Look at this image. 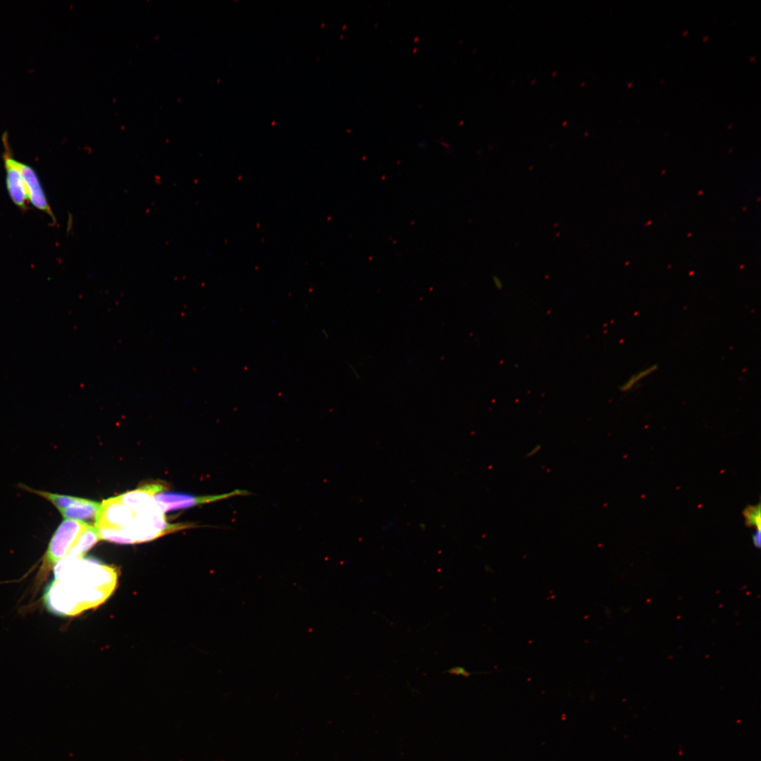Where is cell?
Masks as SVG:
<instances>
[{"label":"cell","mask_w":761,"mask_h":761,"mask_svg":"<svg viewBox=\"0 0 761 761\" xmlns=\"http://www.w3.org/2000/svg\"><path fill=\"white\" fill-rule=\"evenodd\" d=\"M760 530H756L753 535V542L756 547H760Z\"/></svg>","instance_id":"cell-13"},{"label":"cell","mask_w":761,"mask_h":761,"mask_svg":"<svg viewBox=\"0 0 761 761\" xmlns=\"http://www.w3.org/2000/svg\"><path fill=\"white\" fill-rule=\"evenodd\" d=\"M760 505H750L743 511L745 524L749 526H753L757 530H760L761 516Z\"/></svg>","instance_id":"cell-12"},{"label":"cell","mask_w":761,"mask_h":761,"mask_svg":"<svg viewBox=\"0 0 761 761\" xmlns=\"http://www.w3.org/2000/svg\"><path fill=\"white\" fill-rule=\"evenodd\" d=\"M100 540L97 528L88 525L79 536L68 556L82 557Z\"/></svg>","instance_id":"cell-9"},{"label":"cell","mask_w":761,"mask_h":761,"mask_svg":"<svg viewBox=\"0 0 761 761\" xmlns=\"http://www.w3.org/2000/svg\"><path fill=\"white\" fill-rule=\"evenodd\" d=\"M658 366L657 364H652L636 372L620 385L619 390L621 392H628L631 390L639 381L655 372Z\"/></svg>","instance_id":"cell-11"},{"label":"cell","mask_w":761,"mask_h":761,"mask_svg":"<svg viewBox=\"0 0 761 761\" xmlns=\"http://www.w3.org/2000/svg\"><path fill=\"white\" fill-rule=\"evenodd\" d=\"M6 147L4 160L7 190L12 202L19 208L25 209L27 199L25 184L17 166V160L11 156L7 145Z\"/></svg>","instance_id":"cell-7"},{"label":"cell","mask_w":761,"mask_h":761,"mask_svg":"<svg viewBox=\"0 0 761 761\" xmlns=\"http://www.w3.org/2000/svg\"><path fill=\"white\" fill-rule=\"evenodd\" d=\"M89 525L85 521L65 519L53 534L42 557L39 578L46 577L61 559L68 556L79 536Z\"/></svg>","instance_id":"cell-2"},{"label":"cell","mask_w":761,"mask_h":761,"mask_svg":"<svg viewBox=\"0 0 761 761\" xmlns=\"http://www.w3.org/2000/svg\"><path fill=\"white\" fill-rule=\"evenodd\" d=\"M250 493L246 490L237 489L231 492L218 494L195 496L180 493H159L154 497V500L165 514L166 512L193 507L197 505L211 503L237 495H247Z\"/></svg>","instance_id":"cell-3"},{"label":"cell","mask_w":761,"mask_h":761,"mask_svg":"<svg viewBox=\"0 0 761 761\" xmlns=\"http://www.w3.org/2000/svg\"><path fill=\"white\" fill-rule=\"evenodd\" d=\"M167 489L163 482L159 481L146 483L138 488L116 496L124 505L132 509L135 512H140L156 505L154 497Z\"/></svg>","instance_id":"cell-5"},{"label":"cell","mask_w":761,"mask_h":761,"mask_svg":"<svg viewBox=\"0 0 761 761\" xmlns=\"http://www.w3.org/2000/svg\"><path fill=\"white\" fill-rule=\"evenodd\" d=\"M493 283H494L495 286L496 287L497 289H501L502 288V284L500 280L497 277H494L493 278Z\"/></svg>","instance_id":"cell-14"},{"label":"cell","mask_w":761,"mask_h":761,"mask_svg":"<svg viewBox=\"0 0 761 761\" xmlns=\"http://www.w3.org/2000/svg\"><path fill=\"white\" fill-rule=\"evenodd\" d=\"M350 367H351V369H352V371H353V372H352V373H353V374H354V376H356V377H357V378H359V374L357 373V371H356V369H354V367H352V366H351Z\"/></svg>","instance_id":"cell-15"},{"label":"cell","mask_w":761,"mask_h":761,"mask_svg":"<svg viewBox=\"0 0 761 761\" xmlns=\"http://www.w3.org/2000/svg\"><path fill=\"white\" fill-rule=\"evenodd\" d=\"M101 508V503L90 500L80 498L75 504L66 508L60 513L65 519L84 521L92 520L96 522Z\"/></svg>","instance_id":"cell-8"},{"label":"cell","mask_w":761,"mask_h":761,"mask_svg":"<svg viewBox=\"0 0 761 761\" xmlns=\"http://www.w3.org/2000/svg\"><path fill=\"white\" fill-rule=\"evenodd\" d=\"M45 588L47 609L61 616H75L99 607L114 592L118 569L95 559L67 556L54 567Z\"/></svg>","instance_id":"cell-1"},{"label":"cell","mask_w":761,"mask_h":761,"mask_svg":"<svg viewBox=\"0 0 761 761\" xmlns=\"http://www.w3.org/2000/svg\"><path fill=\"white\" fill-rule=\"evenodd\" d=\"M20 487L24 490H27L47 500L53 505H54L59 512L77 503L80 500V497H77L74 496L52 493L44 490H35L28 486H26L25 485H20Z\"/></svg>","instance_id":"cell-10"},{"label":"cell","mask_w":761,"mask_h":761,"mask_svg":"<svg viewBox=\"0 0 761 761\" xmlns=\"http://www.w3.org/2000/svg\"><path fill=\"white\" fill-rule=\"evenodd\" d=\"M17 166L25 184L27 199L36 209L47 213L55 221L35 171L31 166L18 161Z\"/></svg>","instance_id":"cell-6"},{"label":"cell","mask_w":761,"mask_h":761,"mask_svg":"<svg viewBox=\"0 0 761 761\" xmlns=\"http://www.w3.org/2000/svg\"><path fill=\"white\" fill-rule=\"evenodd\" d=\"M135 516V512L122 503L116 496L102 501L94 526L121 528Z\"/></svg>","instance_id":"cell-4"}]
</instances>
